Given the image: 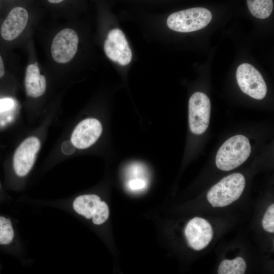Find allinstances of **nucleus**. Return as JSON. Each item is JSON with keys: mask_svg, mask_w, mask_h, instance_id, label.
<instances>
[{"mask_svg": "<svg viewBox=\"0 0 274 274\" xmlns=\"http://www.w3.org/2000/svg\"><path fill=\"white\" fill-rule=\"evenodd\" d=\"M251 150L250 144L246 136L243 135L232 136L219 149L216 156V166L224 171L233 169L248 158Z\"/></svg>", "mask_w": 274, "mask_h": 274, "instance_id": "nucleus-1", "label": "nucleus"}, {"mask_svg": "<svg viewBox=\"0 0 274 274\" xmlns=\"http://www.w3.org/2000/svg\"><path fill=\"white\" fill-rule=\"evenodd\" d=\"M245 186V179L240 173L222 178L208 191L207 199L213 207L227 206L237 200Z\"/></svg>", "mask_w": 274, "mask_h": 274, "instance_id": "nucleus-2", "label": "nucleus"}, {"mask_svg": "<svg viewBox=\"0 0 274 274\" xmlns=\"http://www.w3.org/2000/svg\"><path fill=\"white\" fill-rule=\"evenodd\" d=\"M212 18V15L207 9L192 8L171 14L167 18V25L174 31L189 32L205 27Z\"/></svg>", "mask_w": 274, "mask_h": 274, "instance_id": "nucleus-3", "label": "nucleus"}, {"mask_svg": "<svg viewBox=\"0 0 274 274\" xmlns=\"http://www.w3.org/2000/svg\"><path fill=\"white\" fill-rule=\"evenodd\" d=\"M211 114V102L204 93L196 92L190 97L188 104L189 124L190 131L201 134L208 128Z\"/></svg>", "mask_w": 274, "mask_h": 274, "instance_id": "nucleus-4", "label": "nucleus"}, {"mask_svg": "<svg viewBox=\"0 0 274 274\" xmlns=\"http://www.w3.org/2000/svg\"><path fill=\"white\" fill-rule=\"evenodd\" d=\"M236 77L241 90L256 99H262L266 95L267 87L260 73L251 64H241L237 68Z\"/></svg>", "mask_w": 274, "mask_h": 274, "instance_id": "nucleus-5", "label": "nucleus"}, {"mask_svg": "<svg viewBox=\"0 0 274 274\" xmlns=\"http://www.w3.org/2000/svg\"><path fill=\"white\" fill-rule=\"evenodd\" d=\"M40 148V142L34 136L26 139L17 148L13 158V168L19 178H24L30 173Z\"/></svg>", "mask_w": 274, "mask_h": 274, "instance_id": "nucleus-6", "label": "nucleus"}, {"mask_svg": "<svg viewBox=\"0 0 274 274\" xmlns=\"http://www.w3.org/2000/svg\"><path fill=\"white\" fill-rule=\"evenodd\" d=\"M79 42L76 32L70 28H65L54 37L51 47L53 59L57 62L65 63L75 55Z\"/></svg>", "mask_w": 274, "mask_h": 274, "instance_id": "nucleus-7", "label": "nucleus"}, {"mask_svg": "<svg viewBox=\"0 0 274 274\" xmlns=\"http://www.w3.org/2000/svg\"><path fill=\"white\" fill-rule=\"evenodd\" d=\"M108 57L121 65H126L132 59V52L125 35L118 28L111 30L104 44Z\"/></svg>", "mask_w": 274, "mask_h": 274, "instance_id": "nucleus-8", "label": "nucleus"}, {"mask_svg": "<svg viewBox=\"0 0 274 274\" xmlns=\"http://www.w3.org/2000/svg\"><path fill=\"white\" fill-rule=\"evenodd\" d=\"M184 232L188 245L196 251L205 248L212 241L213 235L210 223L206 219L198 217L189 221Z\"/></svg>", "mask_w": 274, "mask_h": 274, "instance_id": "nucleus-9", "label": "nucleus"}, {"mask_svg": "<svg viewBox=\"0 0 274 274\" xmlns=\"http://www.w3.org/2000/svg\"><path fill=\"white\" fill-rule=\"evenodd\" d=\"M102 131V126L98 120L88 118L79 123L74 130L71 142L79 149L87 148L98 139Z\"/></svg>", "mask_w": 274, "mask_h": 274, "instance_id": "nucleus-10", "label": "nucleus"}, {"mask_svg": "<svg viewBox=\"0 0 274 274\" xmlns=\"http://www.w3.org/2000/svg\"><path fill=\"white\" fill-rule=\"evenodd\" d=\"M28 19L27 10L21 7L12 9L4 20L1 29L2 38L6 41L17 38L25 28Z\"/></svg>", "mask_w": 274, "mask_h": 274, "instance_id": "nucleus-11", "label": "nucleus"}, {"mask_svg": "<svg viewBox=\"0 0 274 274\" xmlns=\"http://www.w3.org/2000/svg\"><path fill=\"white\" fill-rule=\"evenodd\" d=\"M27 95L33 98L42 95L46 91L45 77L40 74L37 63L29 64L26 70L24 81Z\"/></svg>", "mask_w": 274, "mask_h": 274, "instance_id": "nucleus-12", "label": "nucleus"}, {"mask_svg": "<svg viewBox=\"0 0 274 274\" xmlns=\"http://www.w3.org/2000/svg\"><path fill=\"white\" fill-rule=\"evenodd\" d=\"M12 244L26 248L23 241L18 238L11 219L0 216V245L8 246Z\"/></svg>", "mask_w": 274, "mask_h": 274, "instance_id": "nucleus-13", "label": "nucleus"}, {"mask_svg": "<svg viewBox=\"0 0 274 274\" xmlns=\"http://www.w3.org/2000/svg\"><path fill=\"white\" fill-rule=\"evenodd\" d=\"M248 9L253 16L259 19L268 17L272 13V0H247Z\"/></svg>", "mask_w": 274, "mask_h": 274, "instance_id": "nucleus-14", "label": "nucleus"}, {"mask_svg": "<svg viewBox=\"0 0 274 274\" xmlns=\"http://www.w3.org/2000/svg\"><path fill=\"white\" fill-rule=\"evenodd\" d=\"M247 268L245 260L241 257L233 260H223L220 264L219 274H244Z\"/></svg>", "mask_w": 274, "mask_h": 274, "instance_id": "nucleus-15", "label": "nucleus"}, {"mask_svg": "<svg viewBox=\"0 0 274 274\" xmlns=\"http://www.w3.org/2000/svg\"><path fill=\"white\" fill-rule=\"evenodd\" d=\"M262 225L266 231L274 232V204H271L265 212L262 221Z\"/></svg>", "mask_w": 274, "mask_h": 274, "instance_id": "nucleus-16", "label": "nucleus"}, {"mask_svg": "<svg viewBox=\"0 0 274 274\" xmlns=\"http://www.w3.org/2000/svg\"><path fill=\"white\" fill-rule=\"evenodd\" d=\"M147 186V182L144 179L136 178L130 180L128 183L129 188L133 191L141 190Z\"/></svg>", "mask_w": 274, "mask_h": 274, "instance_id": "nucleus-17", "label": "nucleus"}, {"mask_svg": "<svg viewBox=\"0 0 274 274\" xmlns=\"http://www.w3.org/2000/svg\"><path fill=\"white\" fill-rule=\"evenodd\" d=\"M14 102L11 98L0 99V113L10 110L14 107Z\"/></svg>", "mask_w": 274, "mask_h": 274, "instance_id": "nucleus-18", "label": "nucleus"}, {"mask_svg": "<svg viewBox=\"0 0 274 274\" xmlns=\"http://www.w3.org/2000/svg\"><path fill=\"white\" fill-rule=\"evenodd\" d=\"M61 151L64 154L70 155L75 151V146L71 141H65L61 146Z\"/></svg>", "mask_w": 274, "mask_h": 274, "instance_id": "nucleus-19", "label": "nucleus"}, {"mask_svg": "<svg viewBox=\"0 0 274 274\" xmlns=\"http://www.w3.org/2000/svg\"><path fill=\"white\" fill-rule=\"evenodd\" d=\"M5 74V67L3 59L0 55V78L3 77Z\"/></svg>", "mask_w": 274, "mask_h": 274, "instance_id": "nucleus-20", "label": "nucleus"}, {"mask_svg": "<svg viewBox=\"0 0 274 274\" xmlns=\"http://www.w3.org/2000/svg\"><path fill=\"white\" fill-rule=\"evenodd\" d=\"M49 3L52 4H57L61 3L64 0H47Z\"/></svg>", "mask_w": 274, "mask_h": 274, "instance_id": "nucleus-21", "label": "nucleus"}, {"mask_svg": "<svg viewBox=\"0 0 274 274\" xmlns=\"http://www.w3.org/2000/svg\"><path fill=\"white\" fill-rule=\"evenodd\" d=\"M0 189H1V184H0Z\"/></svg>", "mask_w": 274, "mask_h": 274, "instance_id": "nucleus-22", "label": "nucleus"}]
</instances>
